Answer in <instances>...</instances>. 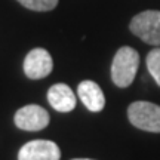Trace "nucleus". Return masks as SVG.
I'll use <instances>...</instances> for the list:
<instances>
[{
	"instance_id": "nucleus-4",
	"label": "nucleus",
	"mask_w": 160,
	"mask_h": 160,
	"mask_svg": "<svg viewBox=\"0 0 160 160\" xmlns=\"http://www.w3.org/2000/svg\"><path fill=\"white\" fill-rule=\"evenodd\" d=\"M15 125L17 128L22 129V131L36 132L45 129L49 125V113L46 111L43 107L36 105V104H30L25 105L22 108H19L15 113Z\"/></svg>"
},
{
	"instance_id": "nucleus-2",
	"label": "nucleus",
	"mask_w": 160,
	"mask_h": 160,
	"mask_svg": "<svg viewBox=\"0 0 160 160\" xmlns=\"http://www.w3.org/2000/svg\"><path fill=\"white\" fill-rule=\"evenodd\" d=\"M128 119L141 131L160 133V105L148 101H135L128 107Z\"/></svg>"
},
{
	"instance_id": "nucleus-5",
	"label": "nucleus",
	"mask_w": 160,
	"mask_h": 160,
	"mask_svg": "<svg viewBox=\"0 0 160 160\" xmlns=\"http://www.w3.org/2000/svg\"><path fill=\"white\" fill-rule=\"evenodd\" d=\"M53 68L51 53L43 48H36L27 53L24 59V73L28 79L39 80L51 74Z\"/></svg>"
},
{
	"instance_id": "nucleus-3",
	"label": "nucleus",
	"mask_w": 160,
	"mask_h": 160,
	"mask_svg": "<svg viewBox=\"0 0 160 160\" xmlns=\"http://www.w3.org/2000/svg\"><path fill=\"white\" fill-rule=\"evenodd\" d=\"M131 31L153 46H160V11H144L132 18Z\"/></svg>"
},
{
	"instance_id": "nucleus-9",
	"label": "nucleus",
	"mask_w": 160,
	"mask_h": 160,
	"mask_svg": "<svg viewBox=\"0 0 160 160\" xmlns=\"http://www.w3.org/2000/svg\"><path fill=\"white\" fill-rule=\"evenodd\" d=\"M147 68H148L150 74L153 76L156 83L160 86V48H156L147 55Z\"/></svg>"
},
{
	"instance_id": "nucleus-8",
	"label": "nucleus",
	"mask_w": 160,
	"mask_h": 160,
	"mask_svg": "<svg viewBox=\"0 0 160 160\" xmlns=\"http://www.w3.org/2000/svg\"><path fill=\"white\" fill-rule=\"evenodd\" d=\"M77 95L89 111L98 113L105 105V97L102 89L92 80H85L80 83L77 88Z\"/></svg>"
},
{
	"instance_id": "nucleus-11",
	"label": "nucleus",
	"mask_w": 160,
	"mask_h": 160,
	"mask_svg": "<svg viewBox=\"0 0 160 160\" xmlns=\"http://www.w3.org/2000/svg\"><path fill=\"white\" fill-rule=\"evenodd\" d=\"M73 160H92V159H73Z\"/></svg>"
},
{
	"instance_id": "nucleus-7",
	"label": "nucleus",
	"mask_w": 160,
	"mask_h": 160,
	"mask_svg": "<svg viewBox=\"0 0 160 160\" xmlns=\"http://www.w3.org/2000/svg\"><path fill=\"white\" fill-rule=\"evenodd\" d=\"M48 101L52 105V108L59 113H68L76 107L74 92L65 83H57L51 86L48 91Z\"/></svg>"
},
{
	"instance_id": "nucleus-1",
	"label": "nucleus",
	"mask_w": 160,
	"mask_h": 160,
	"mask_svg": "<svg viewBox=\"0 0 160 160\" xmlns=\"http://www.w3.org/2000/svg\"><path fill=\"white\" fill-rule=\"evenodd\" d=\"M139 67V53L133 48L122 46L111 64V80L119 88H128L133 82Z\"/></svg>"
},
{
	"instance_id": "nucleus-6",
	"label": "nucleus",
	"mask_w": 160,
	"mask_h": 160,
	"mask_svg": "<svg viewBox=\"0 0 160 160\" xmlns=\"http://www.w3.org/2000/svg\"><path fill=\"white\" fill-rule=\"evenodd\" d=\"M61 150L55 142L46 139H34L21 147L18 160H59Z\"/></svg>"
},
{
	"instance_id": "nucleus-10",
	"label": "nucleus",
	"mask_w": 160,
	"mask_h": 160,
	"mask_svg": "<svg viewBox=\"0 0 160 160\" xmlns=\"http://www.w3.org/2000/svg\"><path fill=\"white\" fill-rule=\"evenodd\" d=\"M18 2L22 6H25L27 9L37 12L52 11L58 5V0H18Z\"/></svg>"
}]
</instances>
